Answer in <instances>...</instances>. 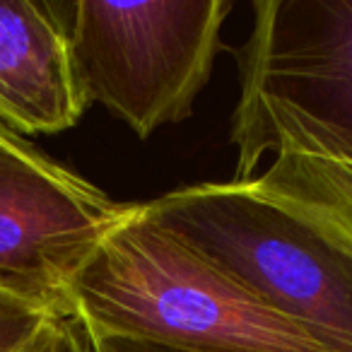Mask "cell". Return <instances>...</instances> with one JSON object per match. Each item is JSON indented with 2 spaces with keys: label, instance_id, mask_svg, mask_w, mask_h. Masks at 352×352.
Instances as JSON below:
<instances>
[{
  "label": "cell",
  "instance_id": "obj_1",
  "mask_svg": "<svg viewBox=\"0 0 352 352\" xmlns=\"http://www.w3.org/2000/svg\"><path fill=\"white\" fill-rule=\"evenodd\" d=\"M94 336L201 352H338L280 316L131 203L70 283Z\"/></svg>",
  "mask_w": 352,
  "mask_h": 352
},
{
  "label": "cell",
  "instance_id": "obj_2",
  "mask_svg": "<svg viewBox=\"0 0 352 352\" xmlns=\"http://www.w3.org/2000/svg\"><path fill=\"white\" fill-rule=\"evenodd\" d=\"M171 236L258 302L352 352V239L304 203L256 184H201L142 203Z\"/></svg>",
  "mask_w": 352,
  "mask_h": 352
},
{
  "label": "cell",
  "instance_id": "obj_3",
  "mask_svg": "<svg viewBox=\"0 0 352 352\" xmlns=\"http://www.w3.org/2000/svg\"><path fill=\"white\" fill-rule=\"evenodd\" d=\"M236 60L234 184L268 152L352 166V0H258Z\"/></svg>",
  "mask_w": 352,
  "mask_h": 352
},
{
  "label": "cell",
  "instance_id": "obj_4",
  "mask_svg": "<svg viewBox=\"0 0 352 352\" xmlns=\"http://www.w3.org/2000/svg\"><path fill=\"white\" fill-rule=\"evenodd\" d=\"M75 78L138 138L193 113L222 51L230 0H58Z\"/></svg>",
  "mask_w": 352,
  "mask_h": 352
},
{
  "label": "cell",
  "instance_id": "obj_5",
  "mask_svg": "<svg viewBox=\"0 0 352 352\" xmlns=\"http://www.w3.org/2000/svg\"><path fill=\"white\" fill-rule=\"evenodd\" d=\"M128 206L0 126V292L73 316L70 283Z\"/></svg>",
  "mask_w": 352,
  "mask_h": 352
},
{
  "label": "cell",
  "instance_id": "obj_6",
  "mask_svg": "<svg viewBox=\"0 0 352 352\" xmlns=\"http://www.w3.org/2000/svg\"><path fill=\"white\" fill-rule=\"evenodd\" d=\"M87 107L58 0H0V126L54 135L80 123Z\"/></svg>",
  "mask_w": 352,
  "mask_h": 352
},
{
  "label": "cell",
  "instance_id": "obj_7",
  "mask_svg": "<svg viewBox=\"0 0 352 352\" xmlns=\"http://www.w3.org/2000/svg\"><path fill=\"white\" fill-rule=\"evenodd\" d=\"M251 184L352 222V166L275 152L268 169Z\"/></svg>",
  "mask_w": 352,
  "mask_h": 352
},
{
  "label": "cell",
  "instance_id": "obj_8",
  "mask_svg": "<svg viewBox=\"0 0 352 352\" xmlns=\"http://www.w3.org/2000/svg\"><path fill=\"white\" fill-rule=\"evenodd\" d=\"M58 314L0 292V352H20Z\"/></svg>",
  "mask_w": 352,
  "mask_h": 352
},
{
  "label": "cell",
  "instance_id": "obj_9",
  "mask_svg": "<svg viewBox=\"0 0 352 352\" xmlns=\"http://www.w3.org/2000/svg\"><path fill=\"white\" fill-rule=\"evenodd\" d=\"M94 345H97V352H201V350H186V347L166 345V342L140 340V338H126V336H94Z\"/></svg>",
  "mask_w": 352,
  "mask_h": 352
},
{
  "label": "cell",
  "instance_id": "obj_10",
  "mask_svg": "<svg viewBox=\"0 0 352 352\" xmlns=\"http://www.w3.org/2000/svg\"><path fill=\"white\" fill-rule=\"evenodd\" d=\"M70 316H56L39 331V336L20 352H63Z\"/></svg>",
  "mask_w": 352,
  "mask_h": 352
},
{
  "label": "cell",
  "instance_id": "obj_11",
  "mask_svg": "<svg viewBox=\"0 0 352 352\" xmlns=\"http://www.w3.org/2000/svg\"><path fill=\"white\" fill-rule=\"evenodd\" d=\"M63 352H97V345H94V336L87 328V323L80 316H70L68 323V338H65V347Z\"/></svg>",
  "mask_w": 352,
  "mask_h": 352
},
{
  "label": "cell",
  "instance_id": "obj_12",
  "mask_svg": "<svg viewBox=\"0 0 352 352\" xmlns=\"http://www.w3.org/2000/svg\"><path fill=\"white\" fill-rule=\"evenodd\" d=\"M297 203H302V201H297ZM304 206H309V203H304ZM309 208H311V210H316L318 215H323V217H326V220H331L333 225L338 227V230H340V232H345V234L352 239V222H350V220H342V217H338V215H331V212L321 210V208H316V206H309Z\"/></svg>",
  "mask_w": 352,
  "mask_h": 352
}]
</instances>
